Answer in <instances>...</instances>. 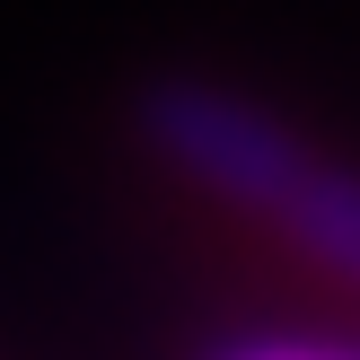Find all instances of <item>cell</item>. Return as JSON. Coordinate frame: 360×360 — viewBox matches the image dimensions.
Here are the masks:
<instances>
[{"mask_svg": "<svg viewBox=\"0 0 360 360\" xmlns=\"http://www.w3.org/2000/svg\"><path fill=\"white\" fill-rule=\"evenodd\" d=\"M132 123H141V150L158 167H176L211 202L246 211L290 255H308L316 273L360 290V167L316 158V141L299 123H281L273 105L238 97L220 79H193V70L150 79Z\"/></svg>", "mask_w": 360, "mask_h": 360, "instance_id": "1", "label": "cell"}, {"mask_svg": "<svg viewBox=\"0 0 360 360\" xmlns=\"http://www.w3.org/2000/svg\"><path fill=\"white\" fill-rule=\"evenodd\" d=\"M211 360H360V352H326V343H299V334H246V343H220Z\"/></svg>", "mask_w": 360, "mask_h": 360, "instance_id": "2", "label": "cell"}]
</instances>
